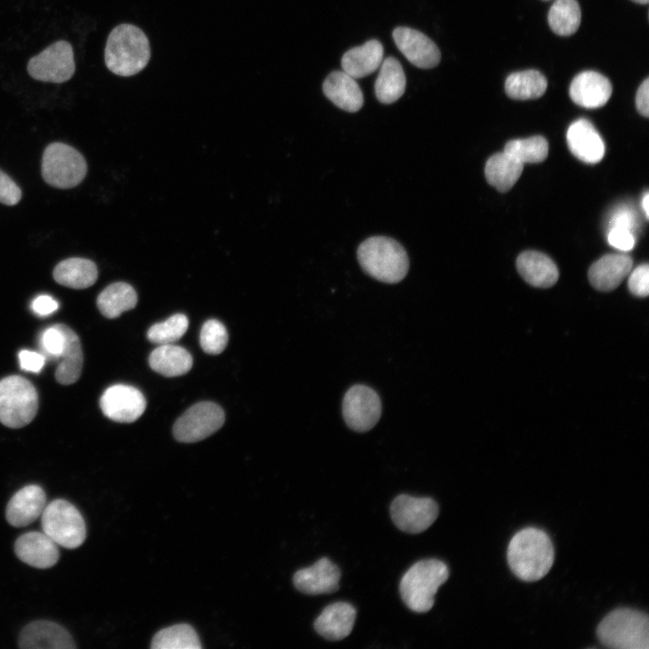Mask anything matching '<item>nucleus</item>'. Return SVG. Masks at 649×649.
Masks as SVG:
<instances>
[{
  "label": "nucleus",
  "mask_w": 649,
  "mask_h": 649,
  "mask_svg": "<svg viewBox=\"0 0 649 649\" xmlns=\"http://www.w3.org/2000/svg\"><path fill=\"white\" fill-rule=\"evenodd\" d=\"M554 560L553 545L545 532L527 527L517 532L507 547V562L512 572L525 581L544 577Z\"/></svg>",
  "instance_id": "1"
},
{
  "label": "nucleus",
  "mask_w": 649,
  "mask_h": 649,
  "mask_svg": "<svg viewBox=\"0 0 649 649\" xmlns=\"http://www.w3.org/2000/svg\"><path fill=\"white\" fill-rule=\"evenodd\" d=\"M151 58L146 34L131 23H122L109 33L105 48V63L114 74L131 77L141 72Z\"/></svg>",
  "instance_id": "2"
},
{
  "label": "nucleus",
  "mask_w": 649,
  "mask_h": 649,
  "mask_svg": "<svg viewBox=\"0 0 649 649\" xmlns=\"http://www.w3.org/2000/svg\"><path fill=\"white\" fill-rule=\"evenodd\" d=\"M357 259L370 277L384 283H398L407 274L409 259L404 247L387 236H371L358 247Z\"/></svg>",
  "instance_id": "3"
},
{
  "label": "nucleus",
  "mask_w": 649,
  "mask_h": 649,
  "mask_svg": "<svg viewBox=\"0 0 649 649\" xmlns=\"http://www.w3.org/2000/svg\"><path fill=\"white\" fill-rule=\"evenodd\" d=\"M447 565L438 559H425L413 564L403 575L399 593L407 607L416 613L429 611L438 589L448 580Z\"/></svg>",
  "instance_id": "4"
},
{
  "label": "nucleus",
  "mask_w": 649,
  "mask_h": 649,
  "mask_svg": "<svg viewBox=\"0 0 649 649\" xmlns=\"http://www.w3.org/2000/svg\"><path fill=\"white\" fill-rule=\"evenodd\" d=\"M597 635L602 644L608 648L648 649V616L633 608H617L601 620Z\"/></svg>",
  "instance_id": "5"
},
{
  "label": "nucleus",
  "mask_w": 649,
  "mask_h": 649,
  "mask_svg": "<svg viewBox=\"0 0 649 649\" xmlns=\"http://www.w3.org/2000/svg\"><path fill=\"white\" fill-rule=\"evenodd\" d=\"M38 410V393L27 379L11 375L0 380V422L21 428L32 421Z\"/></svg>",
  "instance_id": "6"
},
{
  "label": "nucleus",
  "mask_w": 649,
  "mask_h": 649,
  "mask_svg": "<svg viewBox=\"0 0 649 649\" xmlns=\"http://www.w3.org/2000/svg\"><path fill=\"white\" fill-rule=\"evenodd\" d=\"M87 162L75 148L61 142L49 144L42 155L41 175L57 188H72L86 177Z\"/></svg>",
  "instance_id": "7"
},
{
  "label": "nucleus",
  "mask_w": 649,
  "mask_h": 649,
  "mask_svg": "<svg viewBox=\"0 0 649 649\" xmlns=\"http://www.w3.org/2000/svg\"><path fill=\"white\" fill-rule=\"evenodd\" d=\"M42 531L68 549L80 546L87 536L86 524L78 508L65 499H55L41 513Z\"/></svg>",
  "instance_id": "8"
},
{
  "label": "nucleus",
  "mask_w": 649,
  "mask_h": 649,
  "mask_svg": "<svg viewBox=\"0 0 649 649\" xmlns=\"http://www.w3.org/2000/svg\"><path fill=\"white\" fill-rule=\"evenodd\" d=\"M72 46L66 41H58L32 57L27 64L29 75L39 81L63 83L75 73Z\"/></svg>",
  "instance_id": "9"
},
{
  "label": "nucleus",
  "mask_w": 649,
  "mask_h": 649,
  "mask_svg": "<svg viewBox=\"0 0 649 649\" xmlns=\"http://www.w3.org/2000/svg\"><path fill=\"white\" fill-rule=\"evenodd\" d=\"M224 423V413L220 406L209 401L199 402L176 421L173 434L181 443H195L215 433Z\"/></svg>",
  "instance_id": "10"
},
{
  "label": "nucleus",
  "mask_w": 649,
  "mask_h": 649,
  "mask_svg": "<svg viewBox=\"0 0 649 649\" xmlns=\"http://www.w3.org/2000/svg\"><path fill=\"white\" fill-rule=\"evenodd\" d=\"M438 514V505L430 498L401 494L390 505V516L395 526L409 534L425 531L435 521Z\"/></svg>",
  "instance_id": "11"
},
{
  "label": "nucleus",
  "mask_w": 649,
  "mask_h": 649,
  "mask_svg": "<svg viewBox=\"0 0 649 649\" xmlns=\"http://www.w3.org/2000/svg\"><path fill=\"white\" fill-rule=\"evenodd\" d=\"M343 416L351 429L356 432L370 430L381 416L379 395L365 385L351 387L343 400Z\"/></svg>",
  "instance_id": "12"
},
{
  "label": "nucleus",
  "mask_w": 649,
  "mask_h": 649,
  "mask_svg": "<svg viewBox=\"0 0 649 649\" xmlns=\"http://www.w3.org/2000/svg\"><path fill=\"white\" fill-rule=\"evenodd\" d=\"M100 407L103 414L113 421L133 423L143 414L146 400L138 388L116 384L105 390L100 398Z\"/></svg>",
  "instance_id": "13"
},
{
  "label": "nucleus",
  "mask_w": 649,
  "mask_h": 649,
  "mask_svg": "<svg viewBox=\"0 0 649 649\" xmlns=\"http://www.w3.org/2000/svg\"><path fill=\"white\" fill-rule=\"evenodd\" d=\"M392 37L401 53L416 67L432 69L439 64L440 50L421 32L400 26L393 31Z\"/></svg>",
  "instance_id": "14"
},
{
  "label": "nucleus",
  "mask_w": 649,
  "mask_h": 649,
  "mask_svg": "<svg viewBox=\"0 0 649 649\" xmlns=\"http://www.w3.org/2000/svg\"><path fill=\"white\" fill-rule=\"evenodd\" d=\"M18 645L24 649H72L75 642L62 626L47 620L33 621L20 633Z\"/></svg>",
  "instance_id": "15"
},
{
  "label": "nucleus",
  "mask_w": 649,
  "mask_h": 649,
  "mask_svg": "<svg viewBox=\"0 0 649 649\" xmlns=\"http://www.w3.org/2000/svg\"><path fill=\"white\" fill-rule=\"evenodd\" d=\"M341 571L328 558L323 557L312 566L298 570L293 577L297 590L308 595L329 594L339 589Z\"/></svg>",
  "instance_id": "16"
},
{
  "label": "nucleus",
  "mask_w": 649,
  "mask_h": 649,
  "mask_svg": "<svg viewBox=\"0 0 649 649\" xmlns=\"http://www.w3.org/2000/svg\"><path fill=\"white\" fill-rule=\"evenodd\" d=\"M14 552L21 561L40 569L52 567L59 558L58 544L44 532L32 531L19 536Z\"/></svg>",
  "instance_id": "17"
},
{
  "label": "nucleus",
  "mask_w": 649,
  "mask_h": 649,
  "mask_svg": "<svg viewBox=\"0 0 649 649\" xmlns=\"http://www.w3.org/2000/svg\"><path fill=\"white\" fill-rule=\"evenodd\" d=\"M571 100L584 108H599L606 105L612 94V85L602 74L588 70L578 74L569 88Z\"/></svg>",
  "instance_id": "18"
},
{
  "label": "nucleus",
  "mask_w": 649,
  "mask_h": 649,
  "mask_svg": "<svg viewBox=\"0 0 649 649\" xmlns=\"http://www.w3.org/2000/svg\"><path fill=\"white\" fill-rule=\"evenodd\" d=\"M46 506V494L39 485H27L10 498L5 511L7 522L16 527L34 522Z\"/></svg>",
  "instance_id": "19"
},
{
  "label": "nucleus",
  "mask_w": 649,
  "mask_h": 649,
  "mask_svg": "<svg viewBox=\"0 0 649 649\" xmlns=\"http://www.w3.org/2000/svg\"><path fill=\"white\" fill-rule=\"evenodd\" d=\"M566 139L570 151L583 162L598 163L604 157V142L587 119L573 122L568 128Z\"/></svg>",
  "instance_id": "20"
},
{
  "label": "nucleus",
  "mask_w": 649,
  "mask_h": 649,
  "mask_svg": "<svg viewBox=\"0 0 649 649\" xmlns=\"http://www.w3.org/2000/svg\"><path fill=\"white\" fill-rule=\"evenodd\" d=\"M632 266V258L627 254H606L590 266V283L599 291H611L629 275Z\"/></svg>",
  "instance_id": "21"
},
{
  "label": "nucleus",
  "mask_w": 649,
  "mask_h": 649,
  "mask_svg": "<svg viewBox=\"0 0 649 649\" xmlns=\"http://www.w3.org/2000/svg\"><path fill=\"white\" fill-rule=\"evenodd\" d=\"M355 608L338 601L328 605L314 622L315 631L327 640L338 641L347 637L354 626Z\"/></svg>",
  "instance_id": "22"
},
{
  "label": "nucleus",
  "mask_w": 649,
  "mask_h": 649,
  "mask_svg": "<svg viewBox=\"0 0 649 649\" xmlns=\"http://www.w3.org/2000/svg\"><path fill=\"white\" fill-rule=\"evenodd\" d=\"M324 96L337 107L349 112L359 111L364 102L363 95L355 78L344 71H333L323 83Z\"/></svg>",
  "instance_id": "23"
},
{
  "label": "nucleus",
  "mask_w": 649,
  "mask_h": 649,
  "mask_svg": "<svg viewBox=\"0 0 649 649\" xmlns=\"http://www.w3.org/2000/svg\"><path fill=\"white\" fill-rule=\"evenodd\" d=\"M516 269L527 283L537 288H550L559 278L558 268L553 260L535 251L522 252L516 259Z\"/></svg>",
  "instance_id": "24"
},
{
  "label": "nucleus",
  "mask_w": 649,
  "mask_h": 649,
  "mask_svg": "<svg viewBox=\"0 0 649 649\" xmlns=\"http://www.w3.org/2000/svg\"><path fill=\"white\" fill-rule=\"evenodd\" d=\"M383 54L382 44L372 39L347 50L342 57V68L353 78H364L380 66Z\"/></svg>",
  "instance_id": "25"
},
{
  "label": "nucleus",
  "mask_w": 649,
  "mask_h": 649,
  "mask_svg": "<svg viewBox=\"0 0 649 649\" xmlns=\"http://www.w3.org/2000/svg\"><path fill=\"white\" fill-rule=\"evenodd\" d=\"M65 338V345L55 370L56 380L62 385L75 383L83 367V352L78 334L64 324H56Z\"/></svg>",
  "instance_id": "26"
},
{
  "label": "nucleus",
  "mask_w": 649,
  "mask_h": 649,
  "mask_svg": "<svg viewBox=\"0 0 649 649\" xmlns=\"http://www.w3.org/2000/svg\"><path fill=\"white\" fill-rule=\"evenodd\" d=\"M97 275L96 265L92 261L78 257L60 261L53 270L57 283L75 289L91 287Z\"/></svg>",
  "instance_id": "27"
},
{
  "label": "nucleus",
  "mask_w": 649,
  "mask_h": 649,
  "mask_svg": "<svg viewBox=\"0 0 649 649\" xmlns=\"http://www.w3.org/2000/svg\"><path fill=\"white\" fill-rule=\"evenodd\" d=\"M151 368L166 377H177L189 371L193 364L190 353L183 347L161 344L149 357Z\"/></svg>",
  "instance_id": "28"
},
{
  "label": "nucleus",
  "mask_w": 649,
  "mask_h": 649,
  "mask_svg": "<svg viewBox=\"0 0 649 649\" xmlns=\"http://www.w3.org/2000/svg\"><path fill=\"white\" fill-rule=\"evenodd\" d=\"M375 82V95L382 104H392L398 100L406 89V76L400 62L394 57L382 60Z\"/></svg>",
  "instance_id": "29"
},
{
  "label": "nucleus",
  "mask_w": 649,
  "mask_h": 649,
  "mask_svg": "<svg viewBox=\"0 0 649 649\" xmlns=\"http://www.w3.org/2000/svg\"><path fill=\"white\" fill-rule=\"evenodd\" d=\"M524 164L506 153L492 155L486 162L485 177L489 184L499 192L508 191L518 180Z\"/></svg>",
  "instance_id": "30"
},
{
  "label": "nucleus",
  "mask_w": 649,
  "mask_h": 649,
  "mask_svg": "<svg viewBox=\"0 0 649 649\" xmlns=\"http://www.w3.org/2000/svg\"><path fill=\"white\" fill-rule=\"evenodd\" d=\"M134 288L125 282H115L107 286L97 297L96 305L103 315L107 318L118 317L121 314L133 309L137 304Z\"/></svg>",
  "instance_id": "31"
},
{
  "label": "nucleus",
  "mask_w": 649,
  "mask_h": 649,
  "mask_svg": "<svg viewBox=\"0 0 649 649\" xmlns=\"http://www.w3.org/2000/svg\"><path fill=\"white\" fill-rule=\"evenodd\" d=\"M547 88L545 77L535 69L510 74L505 83L507 95L516 100L535 99L542 96Z\"/></svg>",
  "instance_id": "32"
},
{
  "label": "nucleus",
  "mask_w": 649,
  "mask_h": 649,
  "mask_svg": "<svg viewBox=\"0 0 649 649\" xmlns=\"http://www.w3.org/2000/svg\"><path fill=\"white\" fill-rule=\"evenodd\" d=\"M580 20L581 12L577 0H555L548 13L549 26L560 36L576 32Z\"/></svg>",
  "instance_id": "33"
},
{
  "label": "nucleus",
  "mask_w": 649,
  "mask_h": 649,
  "mask_svg": "<svg viewBox=\"0 0 649 649\" xmlns=\"http://www.w3.org/2000/svg\"><path fill=\"white\" fill-rule=\"evenodd\" d=\"M153 649H199L202 647L194 628L187 624H177L160 630L152 638Z\"/></svg>",
  "instance_id": "34"
},
{
  "label": "nucleus",
  "mask_w": 649,
  "mask_h": 649,
  "mask_svg": "<svg viewBox=\"0 0 649 649\" xmlns=\"http://www.w3.org/2000/svg\"><path fill=\"white\" fill-rule=\"evenodd\" d=\"M548 142L543 136L512 140L506 143L504 151L521 162L538 163L548 155Z\"/></svg>",
  "instance_id": "35"
},
{
  "label": "nucleus",
  "mask_w": 649,
  "mask_h": 649,
  "mask_svg": "<svg viewBox=\"0 0 649 649\" xmlns=\"http://www.w3.org/2000/svg\"><path fill=\"white\" fill-rule=\"evenodd\" d=\"M187 328V317L183 314H176L151 325L147 332V338L159 345L170 344L180 339Z\"/></svg>",
  "instance_id": "36"
},
{
  "label": "nucleus",
  "mask_w": 649,
  "mask_h": 649,
  "mask_svg": "<svg viewBox=\"0 0 649 649\" xmlns=\"http://www.w3.org/2000/svg\"><path fill=\"white\" fill-rule=\"evenodd\" d=\"M199 341L205 352L208 354L221 353L228 343L225 326L216 319L207 320L201 328Z\"/></svg>",
  "instance_id": "37"
},
{
  "label": "nucleus",
  "mask_w": 649,
  "mask_h": 649,
  "mask_svg": "<svg viewBox=\"0 0 649 649\" xmlns=\"http://www.w3.org/2000/svg\"><path fill=\"white\" fill-rule=\"evenodd\" d=\"M40 345L45 358L59 360L65 345L64 334L56 324L50 326L42 332Z\"/></svg>",
  "instance_id": "38"
},
{
  "label": "nucleus",
  "mask_w": 649,
  "mask_h": 649,
  "mask_svg": "<svg viewBox=\"0 0 649 649\" xmlns=\"http://www.w3.org/2000/svg\"><path fill=\"white\" fill-rule=\"evenodd\" d=\"M628 288L630 292L640 297H645L649 293V266L642 264L636 267L629 275Z\"/></svg>",
  "instance_id": "39"
},
{
  "label": "nucleus",
  "mask_w": 649,
  "mask_h": 649,
  "mask_svg": "<svg viewBox=\"0 0 649 649\" xmlns=\"http://www.w3.org/2000/svg\"><path fill=\"white\" fill-rule=\"evenodd\" d=\"M22 197V192L16 183L0 169V203L6 206L16 205Z\"/></svg>",
  "instance_id": "40"
},
{
  "label": "nucleus",
  "mask_w": 649,
  "mask_h": 649,
  "mask_svg": "<svg viewBox=\"0 0 649 649\" xmlns=\"http://www.w3.org/2000/svg\"><path fill=\"white\" fill-rule=\"evenodd\" d=\"M18 358L21 369L33 373H39L46 361L43 354L29 350H22Z\"/></svg>",
  "instance_id": "41"
},
{
  "label": "nucleus",
  "mask_w": 649,
  "mask_h": 649,
  "mask_svg": "<svg viewBox=\"0 0 649 649\" xmlns=\"http://www.w3.org/2000/svg\"><path fill=\"white\" fill-rule=\"evenodd\" d=\"M608 241L611 246L624 251L632 250L635 245L633 233L625 229H610L608 234Z\"/></svg>",
  "instance_id": "42"
},
{
  "label": "nucleus",
  "mask_w": 649,
  "mask_h": 649,
  "mask_svg": "<svg viewBox=\"0 0 649 649\" xmlns=\"http://www.w3.org/2000/svg\"><path fill=\"white\" fill-rule=\"evenodd\" d=\"M31 307L36 315L46 316L59 308V303L49 295H40L33 299Z\"/></svg>",
  "instance_id": "43"
},
{
  "label": "nucleus",
  "mask_w": 649,
  "mask_h": 649,
  "mask_svg": "<svg viewBox=\"0 0 649 649\" xmlns=\"http://www.w3.org/2000/svg\"><path fill=\"white\" fill-rule=\"evenodd\" d=\"M635 105L639 114L644 117L649 116V78H646L637 89Z\"/></svg>",
  "instance_id": "44"
},
{
  "label": "nucleus",
  "mask_w": 649,
  "mask_h": 649,
  "mask_svg": "<svg viewBox=\"0 0 649 649\" xmlns=\"http://www.w3.org/2000/svg\"><path fill=\"white\" fill-rule=\"evenodd\" d=\"M635 218L632 212L626 209L617 211L610 221V229L619 228L632 232L634 228Z\"/></svg>",
  "instance_id": "45"
},
{
  "label": "nucleus",
  "mask_w": 649,
  "mask_h": 649,
  "mask_svg": "<svg viewBox=\"0 0 649 649\" xmlns=\"http://www.w3.org/2000/svg\"><path fill=\"white\" fill-rule=\"evenodd\" d=\"M641 205H642L643 210L645 213V215H646L645 217H646V219H648V217H649V194H648V192H645V194L644 195Z\"/></svg>",
  "instance_id": "46"
},
{
  "label": "nucleus",
  "mask_w": 649,
  "mask_h": 649,
  "mask_svg": "<svg viewBox=\"0 0 649 649\" xmlns=\"http://www.w3.org/2000/svg\"><path fill=\"white\" fill-rule=\"evenodd\" d=\"M632 1L638 3V4H647L649 0H632Z\"/></svg>",
  "instance_id": "47"
}]
</instances>
